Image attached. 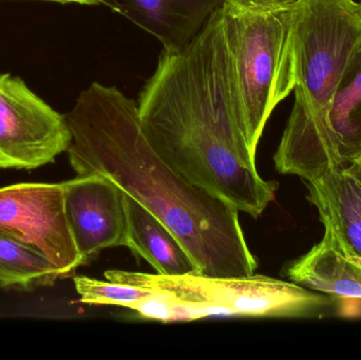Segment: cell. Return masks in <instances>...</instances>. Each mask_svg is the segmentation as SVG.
I'll return each instance as SVG.
<instances>
[{
	"label": "cell",
	"mask_w": 361,
	"mask_h": 360,
	"mask_svg": "<svg viewBox=\"0 0 361 360\" xmlns=\"http://www.w3.org/2000/svg\"><path fill=\"white\" fill-rule=\"evenodd\" d=\"M137 103L167 166L252 219L264 213L278 183L259 175L242 130L221 8L186 48L163 51Z\"/></svg>",
	"instance_id": "cell-1"
},
{
	"label": "cell",
	"mask_w": 361,
	"mask_h": 360,
	"mask_svg": "<svg viewBox=\"0 0 361 360\" xmlns=\"http://www.w3.org/2000/svg\"><path fill=\"white\" fill-rule=\"evenodd\" d=\"M67 152L78 175H101L160 220L180 241L200 275L256 274L240 211L167 166L142 132L137 103L116 86L93 82L66 116Z\"/></svg>",
	"instance_id": "cell-2"
},
{
	"label": "cell",
	"mask_w": 361,
	"mask_h": 360,
	"mask_svg": "<svg viewBox=\"0 0 361 360\" xmlns=\"http://www.w3.org/2000/svg\"><path fill=\"white\" fill-rule=\"evenodd\" d=\"M295 103L274 156L276 170L313 182L345 167L331 123L337 91L361 46V2L296 0Z\"/></svg>",
	"instance_id": "cell-3"
},
{
	"label": "cell",
	"mask_w": 361,
	"mask_h": 360,
	"mask_svg": "<svg viewBox=\"0 0 361 360\" xmlns=\"http://www.w3.org/2000/svg\"><path fill=\"white\" fill-rule=\"evenodd\" d=\"M296 0H223V30L231 55L242 130L257 148L275 108L296 86Z\"/></svg>",
	"instance_id": "cell-4"
},
{
	"label": "cell",
	"mask_w": 361,
	"mask_h": 360,
	"mask_svg": "<svg viewBox=\"0 0 361 360\" xmlns=\"http://www.w3.org/2000/svg\"><path fill=\"white\" fill-rule=\"evenodd\" d=\"M105 278L145 289L171 292L184 302L203 306L206 318H307L319 315L332 306V296L292 281L263 275L163 276L110 270L105 272Z\"/></svg>",
	"instance_id": "cell-5"
},
{
	"label": "cell",
	"mask_w": 361,
	"mask_h": 360,
	"mask_svg": "<svg viewBox=\"0 0 361 360\" xmlns=\"http://www.w3.org/2000/svg\"><path fill=\"white\" fill-rule=\"evenodd\" d=\"M72 135L66 116L25 82L0 73V169H35L67 151Z\"/></svg>",
	"instance_id": "cell-6"
},
{
	"label": "cell",
	"mask_w": 361,
	"mask_h": 360,
	"mask_svg": "<svg viewBox=\"0 0 361 360\" xmlns=\"http://www.w3.org/2000/svg\"><path fill=\"white\" fill-rule=\"evenodd\" d=\"M0 234L42 253L61 279L84 266L66 217L63 183L0 188Z\"/></svg>",
	"instance_id": "cell-7"
},
{
	"label": "cell",
	"mask_w": 361,
	"mask_h": 360,
	"mask_svg": "<svg viewBox=\"0 0 361 360\" xmlns=\"http://www.w3.org/2000/svg\"><path fill=\"white\" fill-rule=\"evenodd\" d=\"M68 224L82 264L105 249L127 245L125 192L109 178L76 175L63 182Z\"/></svg>",
	"instance_id": "cell-8"
},
{
	"label": "cell",
	"mask_w": 361,
	"mask_h": 360,
	"mask_svg": "<svg viewBox=\"0 0 361 360\" xmlns=\"http://www.w3.org/2000/svg\"><path fill=\"white\" fill-rule=\"evenodd\" d=\"M223 0H102L154 36L165 52L186 48L207 25Z\"/></svg>",
	"instance_id": "cell-9"
},
{
	"label": "cell",
	"mask_w": 361,
	"mask_h": 360,
	"mask_svg": "<svg viewBox=\"0 0 361 360\" xmlns=\"http://www.w3.org/2000/svg\"><path fill=\"white\" fill-rule=\"evenodd\" d=\"M307 199L319 213L324 228L361 257V181L347 166L307 182Z\"/></svg>",
	"instance_id": "cell-10"
},
{
	"label": "cell",
	"mask_w": 361,
	"mask_h": 360,
	"mask_svg": "<svg viewBox=\"0 0 361 360\" xmlns=\"http://www.w3.org/2000/svg\"><path fill=\"white\" fill-rule=\"evenodd\" d=\"M292 283L338 298L361 300V268L345 259L330 230L284 268Z\"/></svg>",
	"instance_id": "cell-11"
},
{
	"label": "cell",
	"mask_w": 361,
	"mask_h": 360,
	"mask_svg": "<svg viewBox=\"0 0 361 360\" xmlns=\"http://www.w3.org/2000/svg\"><path fill=\"white\" fill-rule=\"evenodd\" d=\"M127 245L135 255L147 261L157 274L184 276L199 274L195 262L177 237L152 213L125 192Z\"/></svg>",
	"instance_id": "cell-12"
},
{
	"label": "cell",
	"mask_w": 361,
	"mask_h": 360,
	"mask_svg": "<svg viewBox=\"0 0 361 360\" xmlns=\"http://www.w3.org/2000/svg\"><path fill=\"white\" fill-rule=\"evenodd\" d=\"M331 123L339 158L347 166L361 154V46L337 91Z\"/></svg>",
	"instance_id": "cell-13"
},
{
	"label": "cell",
	"mask_w": 361,
	"mask_h": 360,
	"mask_svg": "<svg viewBox=\"0 0 361 360\" xmlns=\"http://www.w3.org/2000/svg\"><path fill=\"white\" fill-rule=\"evenodd\" d=\"M59 279V273L42 253L0 234V287L31 291Z\"/></svg>",
	"instance_id": "cell-14"
},
{
	"label": "cell",
	"mask_w": 361,
	"mask_h": 360,
	"mask_svg": "<svg viewBox=\"0 0 361 360\" xmlns=\"http://www.w3.org/2000/svg\"><path fill=\"white\" fill-rule=\"evenodd\" d=\"M80 302L93 306H114L130 310L149 295L150 290L114 281H102L85 276L74 277Z\"/></svg>",
	"instance_id": "cell-15"
},
{
	"label": "cell",
	"mask_w": 361,
	"mask_h": 360,
	"mask_svg": "<svg viewBox=\"0 0 361 360\" xmlns=\"http://www.w3.org/2000/svg\"><path fill=\"white\" fill-rule=\"evenodd\" d=\"M149 290V295L130 309L141 318L163 323L205 318L203 308L200 304L184 302L165 290Z\"/></svg>",
	"instance_id": "cell-16"
},
{
	"label": "cell",
	"mask_w": 361,
	"mask_h": 360,
	"mask_svg": "<svg viewBox=\"0 0 361 360\" xmlns=\"http://www.w3.org/2000/svg\"><path fill=\"white\" fill-rule=\"evenodd\" d=\"M333 235V234H332ZM335 238V237H334ZM336 240V239H335ZM337 245H338L339 251L343 253V255L345 256V259L348 260V261L351 262V263H353L354 266H358V268H361V257L360 256L356 255V254L352 253L351 251H350L348 247H345V245L339 244L338 242H337Z\"/></svg>",
	"instance_id": "cell-17"
},
{
	"label": "cell",
	"mask_w": 361,
	"mask_h": 360,
	"mask_svg": "<svg viewBox=\"0 0 361 360\" xmlns=\"http://www.w3.org/2000/svg\"><path fill=\"white\" fill-rule=\"evenodd\" d=\"M42 1L57 2V4H76L82 6H99L102 0H42Z\"/></svg>",
	"instance_id": "cell-18"
},
{
	"label": "cell",
	"mask_w": 361,
	"mask_h": 360,
	"mask_svg": "<svg viewBox=\"0 0 361 360\" xmlns=\"http://www.w3.org/2000/svg\"><path fill=\"white\" fill-rule=\"evenodd\" d=\"M347 167L352 173H355V175L361 179V154H358L356 158H354L353 160L349 163V165H347Z\"/></svg>",
	"instance_id": "cell-19"
},
{
	"label": "cell",
	"mask_w": 361,
	"mask_h": 360,
	"mask_svg": "<svg viewBox=\"0 0 361 360\" xmlns=\"http://www.w3.org/2000/svg\"><path fill=\"white\" fill-rule=\"evenodd\" d=\"M360 1L361 2V0H360Z\"/></svg>",
	"instance_id": "cell-20"
},
{
	"label": "cell",
	"mask_w": 361,
	"mask_h": 360,
	"mask_svg": "<svg viewBox=\"0 0 361 360\" xmlns=\"http://www.w3.org/2000/svg\"><path fill=\"white\" fill-rule=\"evenodd\" d=\"M360 181H361V179H360Z\"/></svg>",
	"instance_id": "cell-21"
}]
</instances>
